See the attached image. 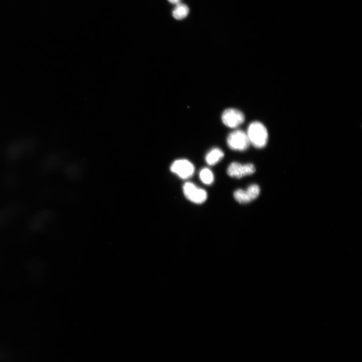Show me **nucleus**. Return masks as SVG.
<instances>
[{
  "label": "nucleus",
  "mask_w": 362,
  "mask_h": 362,
  "mask_svg": "<svg viewBox=\"0 0 362 362\" xmlns=\"http://www.w3.org/2000/svg\"><path fill=\"white\" fill-rule=\"evenodd\" d=\"M247 135L250 143L256 148H262L267 144L268 132L261 123L254 121L251 123L247 128Z\"/></svg>",
  "instance_id": "7ed1b4c3"
},
{
  "label": "nucleus",
  "mask_w": 362,
  "mask_h": 362,
  "mask_svg": "<svg viewBox=\"0 0 362 362\" xmlns=\"http://www.w3.org/2000/svg\"><path fill=\"white\" fill-rule=\"evenodd\" d=\"M244 120V114L235 109H227L222 114V121L224 124L231 128L237 127L243 123Z\"/></svg>",
  "instance_id": "9b49d317"
},
{
  "label": "nucleus",
  "mask_w": 362,
  "mask_h": 362,
  "mask_svg": "<svg viewBox=\"0 0 362 362\" xmlns=\"http://www.w3.org/2000/svg\"><path fill=\"white\" fill-rule=\"evenodd\" d=\"M181 0H168V1L171 4L177 5L180 3Z\"/></svg>",
  "instance_id": "2eb2a0df"
},
{
  "label": "nucleus",
  "mask_w": 362,
  "mask_h": 362,
  "mask_svg": "<svg viewBox=\"0 0 362 362\" xmlns=\"http://www.w3.org/2000/svg\"><path fill=\"white\" fill-rule=\"evenodd\" d=\"M189 13V7L186 4L180 3L175 5L172 11V16L176 20H182L185 18Z\"/></svg>",
  "instance_id": "ddd939ff"
},
{
  "label": "nucleus",
  "mask_w": 362,
  "mask_h": 362,
  "mask_svg": "<svg viewBox=\"0 0 362 362\" xmlns=\"http://www.w3.org/2000/svg\"><path fill=\"white\" fill-rule=\"evenodd\" d=\"M255 171V167L252 163L241 164L237 162H233L230 164L227 169V173L229 176L236 178H240L243 176L251 175Z\"/></svg>",
  "instance_id": "1a4fd4ad"
},
{
  "label": "nucleus",
  "mask_w": 362,
  "mask_h": 362,
  "mask_svg": "<svg viewBox=\"0 0 362 362\" xmlns=\"http://www.w3.org/2000/svg\"><path fill=\"white\" fill-rule=\"evenodd\" d=\"M170 171L182 179L191 177L194 174L195 167L188 160L179 159L175 160L170 165Z\"/></svg>",
  "instance_id": "0eeeda50"
},
{
  "label": "nucleus",
  "mask_w": 362,
  "mask_h": 362,
  "mask_svg": "<svg viewBox=\"0 0 362 362\" xmlns=\"http://www.w3.org/2000/svg\"><path fill=\"white\" fill-rule=\"evenodd\" d=\"M183 191L186 198L195 204H202L207 198L206 191L191 182H186L184 184Z\"/></svg>",
  "instance_id": "423d86ee"
},
{
  "label": "nucleus",
  "mask_w": 362,
  "mask_h": 362,
  "mask_svg": "<svg viewBox=\"0 0 362 362\" xmlns=\"http://www.w3.org/2000/svg\"><path fill=\"white\" fill-rule=\"evenodd\" d=\"M39 147L38 140L32 136L18 139L10 142L4 150L5 158L10 162H17L34 154Z\"/></svg>",
  "instance_id": "f257e3e1"
},
{
  "label": "nucleus",
  "mask_w": 362,
  "mask_h": 362,
  "mask_svg": "<svg viewBox=\"0 0 362 362\" xmlns=\"http://www.w3.org/2000/svg\"><path fill=\"white\" fill-rule=\"evenodd\" d=\"M260 188L256 184L250 185L246 190L238 189L233 193L235 200L240 204H246L256 199L260 194Z\"/></svg>",
  "instance_id": "9d476101"
},
{
  "label": "nucleus",
  "mask_w": 362,
  "mask_h": 362,
  "mask_svg": "<svg viewBox=\"0 0 362 362\" xmlns=\"http://www.w3.org/2000/svg\"><path fill=\"white\" fill-rule=\"evenodd\" d=\"M224 156V152L219 148H213L206 155V163L210 165H215L220 161Z\"/></svg>",
  "instance_id": "f8f14e48"
},
{
  "label": "nucleus",
  "mask_w": 362,
  "mask_h": 362,
  "mask_svg": "<svg viewBox=\"0 0 362 362\" xmlns=\"http://www.w3.org/2000/svg\"><path fill=\"white\" fill-rule=\"evenodd\" d=\"M199 177L201 180L206 185H211L214 182V175L208 168H203L200 170Z\"/></svg>",
  "instance_id": "4468645a"
},
{
  "label": "nucleus",
  "mask_w": 362,
  "mask_h": 362,
  "mask_svg": "<svg viewBox=\"0 0 362 362\" xmlns=\"http://www.w3.org/2000/svg\"><path fill=\"white\" fill-rule=\"evenodd\" d=\"M227 144L232 150L244 151L250 143L246 133L241 130H236L231 132L227 138Z\"/></svg>",
  "instance_id": "39448f33"
},
{
  "label": "nucleus",
  "mask_w": 362,
  "mask_h": 362,
  "mask_svg": "<svg viewBox=\"0 0 362 362\" xmlns=\"http://www.w3.org/2000/svg\"><path fill=\"white\" fill-rule=\"evenodd\" d=\"M53 218V212L50 209L43 208L36 212L30 218L28 226L32 231L39 232L44 229L46 226Z\"/></svg>",
  "instance_id": "20e7f679"
},
{
  "label": "nucleus",
  "mask_w": 362,
  "mask_h": 362,
  "mask_svg": "<svg viewBox=\"0 0 362 362\" xmlns=\"http://www.w3.org/2000/svg\"><path fill=\"white\" fill-rule=\"evenodd\" d=\"M59 162L60 157L56 153L49 154L40 161L38 171L41 175H48L56 170Z\"/></svg>",
  "instance_id": "6e6552de"
},
{
  "label": "nucleus",
  "mask_w": 362,
  "mask_h": 362,
  "mask_svg": "<svg viewBox=\"0 0 362 362\" xmlns=\"http://www.w3.org/2000/svg\"><path fill=\"white\" fill-rule=\"evenodd\" d=\"M27 210L24 201L16 200L0 207V228L22 215Z\"/></svg>",
  "instance_id": "f03ea898"
}]
</instances>
